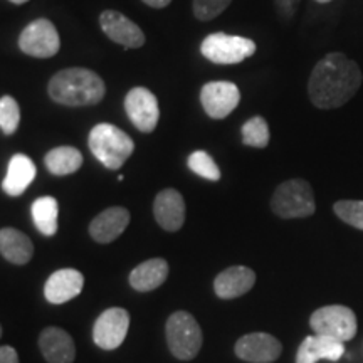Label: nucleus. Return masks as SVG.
Segmentation results:
<instances>
[{
  "label": "nucleus",
  "mask_w": 363,
  "mask_h": 363,
  "mask_svg": "<svg viewBox=\"0 0 363 363\" xmlns=\"http://www.w3.org/2000/svg\"><path fill=\"white\" fill-rule=\"evenodd\" d=\"M362 79V71L355 61L342 52H330L313 69L308 93L316 108L335 110L355 96Z\"/></svg>",
  "instance_id": "1"
},
{
  "label": "nucleus",
  "mask_w": 363,
  "mask_h": 363,
  "mask_svg": "<svg viewBox=\"0 0 363 363\" xmlns=\"http://www.w3.org/2000/svg\"><path fill=\"white\" fill-rule=\"evenodd\" d=\"M49 96L66 106H93L104 98L106 86L94 71L71 67L59 71L49 81Z\"/></svg>",
  "instance_id": "2"
},
{
  "label": "nucleus",
  "mask_w": 363,
  "mask_h": 363,
  "mask_svg": "<svg viewBox=\"0 0 363 363\" xmlns=\"http://www.w3.org/2000/svg\"><path fill=\"white\" fill-rule=\"evenodd\" d=\"M89 150L106 169L118 170L125 165L135 150L133 140L115 125L99 123L91 130Z\"/></svg>",
  "instance_id": "3"
},
{
  "label": "nucleus",
  "mask_w": 363,
  "mask_h": 363,
  "mask_svg": "<svg viewBox=\"0 0 363 363\" xmlns=\"http://www.w3.org/2000/svg\"><path fill=\"white\" fill-rule=\"evenodd\" d=\"M271 208L281 219H303L315 214V195L305 180H288L276 189L271 199Z\"/></svg>",
  "instance_id": "4"
},
{
  "label": "nucleus",
  "mask_w": 363,
  "mask_h": 363,
  "mask_svg": "<svg viewBox=\"0 0 363 363\" xmlns=\"http://www.w3.org/2000/svg\"><path fill=\"white\" fill-rule=\"evenodd\" d=\"M167 345L179 360H192L202 348V330L197 320L187 311H175L167 320Z\"/></svg>",
  "instance_id": "5"
},
{
  "label": "nucleus",
  "mask_w": 363,
  "mask_h": 363,
  "mask_svg": "<svg viewBox=\"0 0 363 363\" xmlns=\"http://www.w3.org/2000/svg\"><path fill=\"white\" fill-rule=\"evenodd\" d=\"M202 56L214 65H239L244 59L254 56L256 44L254 40L240 35H229L224 33H216L207 35L201 45Z\"/></svg>",
  "instance_id": "6"
},
{
  "label": "nucleus",
  "mask_w": 363,
  "mask_h": 363,
  "mask_svg": "<svg viewBox=\"0 0 363 363\" xmlns=\"http://www.w3.org/2000/svg\"><path fill=\"white\" fill-rule=\"evenodd\" d=\"M311 330L321 337L347 343L357 335V316L347 306H323L310 318Z\"/></svg>",
  "instance_id": "7"
},
{
  "label": "nucleus",
  "mask_w": 363,
  "mask_h": 363,
  "mask_svg": "<svg viewBox=\"0 0 363 363\" xmlns=\"http://www.w3.org/2000/svg\"><path fill=\"white\" fill-rule=\"evenodd\" d=\"M19 48L27 56L45 59L56 56L61 48V40L51 21L38 19L30 22L21 33Z\"/></svg>",
  "instance_id": "8"
},
{
  "label": "nucleus",
  "mask_w": 363,
  "mask_h": 363,
  "mask_svg": "<svg viewBox=\"0 0 363 363\" xmlns=\"http://www.w3.org/2000/svg\"><path fill=\"white\" fill-rule=\"evenodd\" d=\"M128 328V311L125 308H110L98 316L93 326V340L103 350H116L125 342Z\"/></svg>",
  "instance_id": "9"
},
{
  "label": "nucleus",
  "mask_w": 363,
  "mask_h": 363,
  "mask_svg": "<svg viewBox=\"0 0 363 363\" xmlns=\"http://www.w3.org/2000/svg\"><path fill=\"white\" fill-rule=\"evenodd\" d=\"M126 115L136 128L143 133H152L157 128L160 108L158 99L147 88H133L125 98Z\"/></svg>",
  "instance_id": "10"
},
{
  "label": "nucleus",
  "mask_w": 363,
  "mask_h": 363,
  "mask_svg": "<svg viewBox=\"0 0 363 363\" xmlns=\"http://www.w3.org/2000/svg\"><path fill=\"white\" fill-rule=\"evenodd\" d=\"M240 101V91L229 81H212L201 91V103L203 110L214 120L229 116Z\"/></svg>",
  "instance_id": "11"
},
{
  "label": "nucleus",
  "mask_w": 363,
  "mask_h": 363,
  "mask_svg": "<svg viewBox=\"0 0 363 363\" xmlns=\"http://www.w3.org/2000/svg\"><path fill=\"white\" fill-rule=\"evenodd\" d=\"M99 26H101V30L113 43L123 45L126 49L142 48L145 44L143 30L121 12L104 11L99 16Z\"/></svg>",
  "instance_id": "12"
},
{
  "label": "nucleus",
  "mask_w": 363,
  "mask_h": 363,
  "mask_svg": "<svg viewBox=\"0 0 363 363\" xmlns=\"http://www.w3.org/2000/svg\"><path fill=\"white\" fill-rule=\"evenodd\" d=\"M281 343L269 333L244 335L235 343V355L251 363H272L281 355Z\"/></svg>",
  "instance_id": "13"
},
{
  "label": "nucleus",
  "mask_w": 363,
  "mask_h": 363,
  "mask_svg": "<svg viewBox=\"0 0 363 363\" xmlns=\"http://www.w3.org/2000/svg\"><path fill=\"white\" fill-rule=\"evenodd\" d=\"M84 286V276L76 269H59L49 276L44 286V296L52 305H62L79 296Z\"/></svg>",
  "instance_id": "14"
},
{
  "label": "nucleus",
  "mask_w": 363,
  "mask_h": 363,
  "mask_svg": "<svg viewBox=\"0 0 363 363\" xmlns=\"http://www.w3.org/2000/svg\"><path fill=\"white\" fill-rule=\"evenodd\" d=\"M153 216L162 229L177 233L185 222V201L175 189H165L155 197Z\"/></svg>",
  "instance_id": "15"
},
{
  "label": "nucleus",
  "mask_w": 363,
  "mask_h": 363,
  "mask_svg": "<svg viewBox=\"0 0 363 363\" xmlns=\"http://www.w3.org/2000/svg\"><path fill=\"white\" fill-rule=\"evenodd\" d=\"M39 348L48 363H72L76 358L71 335L57 326H48L40 331Z\"/></svg>",
  "instance_id": "16"
},
{
  "label": "nucleus",
  "mask_w": 363,
  "mask_h": 363,
  "mask_svg": "<svg viewBox=\"0 0 363 363\" xmlns=\"http://www.w3.org/2000/svg\"><path fill=\"white\" fill-rule=\"evenodd\" d=\"M130 212L125 207H110L94 217L89 224V234L99 244L116 240L130 224Z\"/></svg>",
  "instance_id": "17"
},
{
  "label": "nucleus",
  "mask_w": 363,
  "mask_h": 363,
  "mask_svg": "<svg viewBox=\"0 0 363 363\" xmlns=\"http://www.w3.org/2000/svg\"><path fill=\"white\" fill-rule=\"evenodd\" d=\"M256 283V272L246 266L227 267L214 281V291L220 299H234L251 291Z\"/></svg>",
  "instance_id": "18"
},
{
  "label": "nucleus",
  "mask_w": 363,
  "mask_h": 363,
  "mask_svg": "<svg viewBox=\"0 0 363 363\" xmlns=\"http://www.w3.org/2000/svg\"><path fill=\"white\" fill-rule=\"evenodd\" d=\"M345 355V343L321 335L306 337L299 345L296 363H318L320 360L338 362Z\"/></svg>",
  "instance_id": "19"
},
{
  "label": "nucleus",
  "mask_w": 363,
  "mask_h": 363,
  "mask_svg": "<svg viewBox=\"0 0 363 363\" xmlns=\"http://www.w3.org/2000/svg\"><path fill=\"white\" fill-rule=\"evenodd\" d=\"M35 174H38V170H35L34 162L27 155L17 153L9 162L7 175L2 182L4 192L11 197H19L33 184Z\"/></svg>",
  "instance_id": "20"
},
{
  "label": "nucleus",
  "mask_w": 363,
  "mask_h": 363,
  "mask_svg": "<svg viewBox=\"0 0 363 363\" xmlns=\"http://www.w3.org/2000/svg\"><path fill=\"white\" fill-rule=\"evenodd\" d=\"M167 278H169V262L162 257H155L142 262L131 271L130 284L136 291L147 293L160 288Z\"/></svg>",
  "instance_id": "21"
},
{
  "label": "nucleus",
  "mask_w": 363,
  "mask_h": 363,
  "mask_svg": "<svg viewBox=\"0 0 363 363\" xmlns=\"http://www.w3.org/2000/svg\"><path fill=\"white\" fill-rule=\"evenodd\" d=\"M0 254L12 264H27L34 254L33 240L13 227H4L0 229Z\"/></svg>",
  "instance_id": "22"
},
{
  "label": "nucleus",
  "mask_w": 363,
  "mask_h": 363,
  "mask_svg": "<svg viewBox=\"0 0 363 363\" xmlns=\"http://www.w3.org/2000/svg\"><path fill=\"white\" fill-rule=\"evenodd\" d=\"M45 169L52 175L62 177L78 172L83 165V155L74 147H57L52 148L44 158Z\"/></svg>",
  "instance_id": "23"
},
{
  "label": "nucleus",
  "mask_w": 363,
  "mask_h": 363,
  "mask_svg": "<svg viewBox=\"0 0 363 363\" xmlns=\"http://www.w3.org/2000/svg\"><path fill=\"white\" fill-rule=\"evenodd\" d=\"M59 206L54 197H40L33 203V220L40 234L54 235L57 233Z\"/></svg>",
  "instance_id": "24"
},
{
  "label": "nucleus",
  "mask_w": 363,
  "mask_h": 363,
  "mask_svg": "<svg viewBox=\"0 0 363 363\" xmlns=\"http://www.w3.org/2000/svg\"><path fill=\"white\" fill-rule=\"evenodd\" d=\"M242 143L254 148H266L269 143V126L266 120L261 116H254L244 123L242 130Z\"/></svg>",
  "instance_id": "25"
},
{
  "label": "nucleus",
  "mask_w": 363,
  "mask_h": 363,
  "mask_svg": "<svg viewBox=\"0 0 363 363\" xmlns=\"http://www.w3.org/2000/svg\"><path fill=\"white\" fill-rule=\"evenodd\" d=\"M187 165L194 174L202 177V179H207L212 182L220 180L219 167H217L214 158L208 155L207 152H203V150H197V152H194L192 155L189 157Z\"/></svg>",
  "instance_id": "26"
},
{
  "label": "nucleus",
  "mask_w": 363,
  "mask_h": 363,
  "mask_svg": "<svg viewBox=\"0 0 363 363\" xmlns=\"http://www.w3.org/2000/svg\"><path fill=\"white\" fill-rule=\"evenodd\" d=\"M21 110L12 96L0 98V130L6 135H13L19 128Z\"/></svg>",
  "instance_id": "27"
},
{
  "label": "nucleus",
  "mask_w": 363,
  "mask_h": 363,
  "mask_svg": "<svg viewBox=\"0 0 363 363\" xmlns=\"http://www.w3.org/2000/svg\"><path fill=\"white\" fill-rule=\"evenodd\" d=\"M333 211L348 225L363 230V201H338Z\"/></svg>",
  "instance_id": "28"
},
{
  "label": "nucleus",
  "mask_w": 363,
  "mask_h": 363,
  "mask_svg": "<svg viewBox=\"0 0 363 363\" xmlns=\"http://www.w3.org/2000/svg\"><path fill=\"white\" fill-rule=\"evenodd\" d=\"M233 0H194V13L199 21H212L220 16Z\"/></svg>",
  "instance_id": "29"
},
{
  "label": "nucleus",
  "mask_w": 363,
  "mask_h": 363,
  "mask_svg": "<svg viewBox=\"0 0 363 363\" xmlns=\"http://www.w3.org/2000/svg\"><path fill=\"white\" fill-rule=\"evenodd\" d=\"M0 363H19V355L12 347H0Z\"/></svg>",
  "instance_id": "30"
},
{
  "label": "nucleus",
  "mask_w": 363,
  "mask_h": 363,
  "mask_svg": "<svg viewBox=\"0 0 363 363\" xmlns=\"http://www.w3.org/2000/svg\"><path fill=\"white\" fill-rule=\"evenodd\" d=\"M143 2L153 9H163L169 6L172 0H143Z\"/></svg>",
  "instance_id": "31"
},
{
  "label": "nucleus",
  "mask_w": 363,
  "mask_h": 363,
  "mask_svg": "<svg viewBox=\"0 0 363 363\" xmlns=\"http://www.w3.org/2000/svg\"><path fill=\"white\" fill-rule=\"evenodd\" d=\"M12 4H17V6H22V4H26V2H29V0H11Z\"/></svg>",
  "instance_id": "32"
},
{
  "label": "nucleus",
  "mask_w": 363,
  "mask_h": 363,
  "mask_svg": "<svg viewBox=\"0 0 363 363\" xmlns=\"http://www.w3.org/2000/svg\"><path fill=\"white\" fill-rule=\"evenodd\" d=\"M316 2H320V4H326V2H331V0H316Z\"/></svg>",
  "instance_id": "33"
},
{
  "label": "nucleus",
  "mask_w": 363,
  "mask_h": 363,
  "mask_svg": "<svg viewBox=\"0 0 363 363\" xmlns=\"http://www.w3.org/2000/svg\"><path fill=\"white\" fill-rule=\"evenodd\" d=\"M0 337H2V326H0Z\"/></svg>",
  "instance_id": "34"
}]
</instances>
